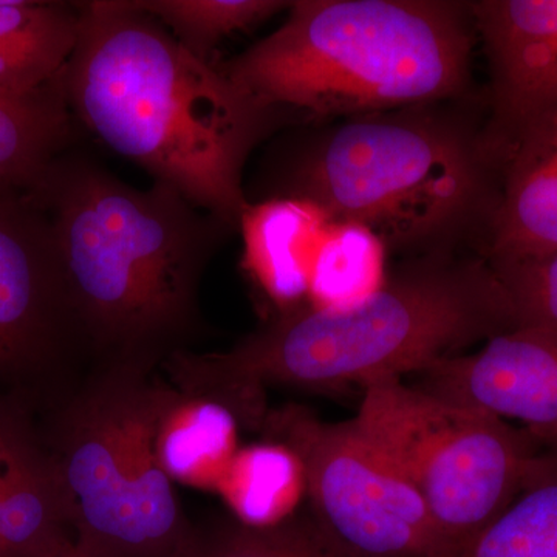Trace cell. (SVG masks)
<instances>
[{
	"instance_id": "15",
	"label": "cell",
	"mask_w": 557,
	"mask_h": 557,
	"mask_svg": "<svg viewBox=\"0 0 557 557\" xmlns=\"http://www.w3.org/2000/svg\"><path fill=\"white\" fill-rule=\"evenodd\" d=\"M62 78L30 97L0 91V193H28L72 141Z\"/></svg>"
},
{
	"instance_id": "9",
	"label": "cell",
	"mask_w": 557,
	"mask_h": 557,
	"mask_svg": "<svg viewBox=\"0 0 557 557\" xmlns=\"http://www.w3.org/2000/svg\"><path fill=\"white\" fill-rule=\"evenodd\" d=\"M91 364L49 214L0 193V375L57 369L75 386Z\"/></svg>"
},
{
	"instance_id": "4",
	"label": "cell",
	"mask_w": 557,
	"mask_h": 557,
	"mask_svg": "<svg viewBox=\"0 0 557 557\" xmlns=\"http://www.w3.org/2000/svg\"><path fill=\"white\" fill-rule=\"evenodd\" d=\"M287 21L220 72L282 119L426 108L465 90L469 5L438 0H298Z\"/></svg>"
},
{
	"instance_id": "18",
	"label": "cell",
	"mask_w": 557,
	"mask_h": 557,
	"mask_svg": "<svg viewBox=\"0 0 557 557\" xmlns=\"http://www.w3.org/2000/svg\"><path fill=\"white\" fill-rule=\"evenodd\" d=\"M387 248L364 226L333 222L311 273L309 298L317 309L355 306L386 282Z\"/></svg>"
},
{
	"instance_id": "2",
	"label": "cell",
	"mask_w": 557,
	"mask_h": 557,
	"mask_svg": "<svg viewBox=\"0 0 557 557\" xmlns=\"http://www.w3.org/2000/svg\"><path fill=\"white\" fill-rule=\"evenodd\" d=\"M62 89L70 113L106 148L240 228L245 163L284 119L194 57L135 0L83 2Z\"/></svg>"
},
{
	"instance_id": "22",
	"label": "cell",
	"mask_w": 557,
	"mask_h": 557,
	"mask_svg": "<svg viewBox=\"0 0 557 557\" xmlns=\"http://www.w3.org/2000/svg\"><path fill=\"white\" fill-rule=\"evenodd\" d=\"M494 270L511 296L519 327L557 333V251L547 258Z\"/></svg>"
},
{
	"instance_id": "5",
	"label": "cell",
	"mask_w": 557,
	"mask_h": 557,
	"mask_svg": "<svg viewBox=\"0 0 557 557\" xmlns=\"http://www.w3.org/2000/svg\"><path fill=\"white\" fill-rule=\"evenodd\" d=\"M426 108L348 119L292 156L269 200L307 201L332 222L372 231L387 251L450 252L472 228L485 248L500 160L485 132Z\"/></svg>"
},
{
	"instance_id": "16",
	"label": "cell",
	"mask_w": 557,
	"mask_h": 557,
	"mask_svg": "<svg viewBox=\"0 0 557 557\" xmlns=\"http://www.w3.org/2000/svg\"><path fill=\"white\" fill-rule=\"evenodd\" d=\"M443 557H557V446L534 457L500 516Z\"/></svg>"
},
{
	"instance_id": "23",
	"label": "cell",
	"mask_w": 557,
	"mask_h": 557,
	"mask_svg": "<svg viewBox=\"0 0 557 557\" xmlns=\"http://www.w3.org/2000/svg\"><path fill=\"white\" fill-rule=\"evenodd\" d=\"M38 2L25 0H0V32L20 25L32 16Z\"/></svg>"
},
{
	"instance_id": "13",
	"label": "cell",
	"mask_w": 557,
	"mask_h": 557,
	"mask_svg": "<svg viewBox=\"0 0 557 557\" xmlns=\"http://www.w3.org/2000/svg\"><path fill=\"white\" fill-rule=\"evenodd\" d=\"M70 547L69 505L57 469L21 417L0 458V557H53Z\"/></svg>"
},
{
	"instance_id": "3",
	"label": "cell",
	"mask_w": 557,
	"mask_h": 557,
	"mask_svg": "<svg viewBox=\"0 0 557 557\" xmlns=\"http://www.w3.org/2000/svg\"><path fill=\"white\" fill-rule=\"evenodd\" d=\"M49 214L94 362L163 368L205 332V271L233 226L153 180L127 185L65 150L28 190Z\"/></svg>"
},
{
	"instance_id": "24",
	"label": "cell",
	"mask_w": 557,
	"mask_h": 557,
	"mask_svg": "<svg viewBox=\"0 0 557 557\" xmlns=\"http://www.w3.org/2000/svg\"><path fill=\"white\" fill-rule=\"evenodd\" d=\"M20 420V413L9 408H0V458H2L3 450H5L7 443H9L11 432Z\"/></svg>"
},
{
	"instance_id": "1",
	"label": "cell",
	"mask_w": 557,
	"mask_h": 557,
	"mask_svg": "<svg viewBox=\"0 0 557 557\" xmlns=\"http://www.w3.org/2000/svg\"><path fill=\"white\" fill-rule=\"evenodd\" d=\"M515 329V304L485 256L437 252L398 267L355 306L282 311L230 350L180 351L163 370L186 401L218 406L260 429L270 384L322 388L401 379Z\"/></svg>"
},
{
	"instance_id": "19",
	"label": "cell",
	"mask_w": 557,
	"mask_h": 557,
	"mask_svg": "<svg viewBox=\"0 0 557 557\" xmlns=\"http://www.w3.org/2000/svg\"><path fill=\"white\" fill-rule=\"evenodd\" d=\"M194 57L209 62L220 40L289 9L282 0H135Z\"/></svg>"
},
{
	"instance_id": "7",
	"label": "cell",
	"mask_w": 557,
	"mask_h": 557,
	"mask_svg": "<svg viewBox=\"0 0 557 557\" xmlns=\"http://www.w3.org/2000/svg\"><path fill=\"white\" fill-rule=\"evenodd\" d=\"M350 421L423 498L443 556L505 511L544 448L527 429L395 376L364 384Z\"/></svg>"
},
{
	"instance_id": "25",
	"label": "cell",
	"mask_w": 557,
	"mask_h": 557,
	"mask_svg": "<svg viewBox=\"0 0 557 557\" xmlns=\"http://www.w3.org/2000/svg\"><path fill=\"white\" fill-rule=\"evenodd\" d=\"M53 557H78L75 553V547L65 549V552L60 553V555L53 556Z\"/></svg>"
},
{
	"instance_id": "8",
	"label": "cell",
	"mask_w": 557,
	"mask_h": 557,
	"mask_svg": "<svg viewBox=\"0 0 557 557\" xmlns=\"http://www.w3.org/2000/svg\"><path fill=\"white\" fill-rule=\"evenodd\" d=\"M267 437L298 460L313 520L344 557H442L426 504L351 421L287 406L267 412Z\"/></svg>"
},
{
	"instance_id": "21",
	"label": "cell",
	"mask_w": 557,
	"mask_h": 557,
	"mask_svg": "<svg viewBox=\"0 0 557 557\" xmlns=\"http://www.w3.org/2000/svg\"><path fill=\"white\" fill-rule=\"evenodd\" d=\"M247 454L237 490L239 519L251 525H271L287 518L304 483L298 460L281 445Z\"/></svg>"
},
{
	"instance_id": "20",
	"label": "cell",
	"mask_w": 557,
	"mask_h": 557,
	"mask_svg": "<svg viewBox=\"0 0 557 557\" xmlns=\"http://www.w3.org/2000/svg\"><path fill=\"white\" fill-rule=\"evenodd\" d=\"M197 557H344L325 539L313 518L289 515L271 525L223 520L201 533Z\"/></svg>"
},
{
	"instance_id": "11",
	"label": "cell",
	"mask_w": 557,
	"mask_h": 557,
	"mask_svg": "<svg viewBox=\"0 0 557 557\" xmlns=\"http://www.w3.org/2000/svg\"><path fill=\"white\" fill-rule=\"evenodd\" d=\"M491 72L485 137L502 145L528 120L557 108V0L468 3Z\"/></svg>"
},
{
	"instance_id": "17",
	"label": "cell",
	"mask_w": 557,
	"mask_h": 557,
	"mask_svg": "<svg viewBox=\"0 0 557 557\" xmlns=\"http://www.w3.org/2000/svg\"><path fill=\"white\" fill-rule=\"evenodd\" d=\"M81 21L83 2H38L27 21L0 32V91L30 97L60 83Z\"/></svg>"
},
{
	"instance_id": "14",
	"label": "cell",
	"mask_w": 557,
	"mask_h": 557,
	"mask_svg": "<svg viewBox=\"0 0 557 557\" xmlns=\"http://www.w3.org/2000/svg\"><path fill=\"white\" fill-rule=\"evenodd\" d=\"M332 220L307 201L249 205L242 218L245 263L282 311L309 295L311 273Z\"/></svg>"
},
{
	"instance_id": "12",
	"label": "cell",
	"mask_w": 557,
	"mask_h": 557,
	"mask_svg": "<svg viewBox=\"0 0 557 557\" xmlns=\"http://www.w3.org/2000/svg\"><path fill=\"white\" fill-rule=\"evenodd\" d=\"M500 156V197L483 248L494 269L557 251V108L523 123Z\"/></svg>"
},
{
	"instance_id": "6",
	"label": "cell",
	"mask_w": 557,
	"mask_h": 557,
	"mask_svg": "<svg viewBox=\"0 0 557 557\" xmlns=\"http://www.w3.org/2000/svg\"><path fill=\"white\" fill-rule=\"evenodd\" d=\"M163 368L98 361L57 403L49 450L78 557H197L164 440L188 405Z\"/></svg>"
},
{
	"instance_id": "10",
	"label": "cell",
	"mask_w": 557,
	"mask_h": 557,
	"mask_svg": "<svg viewBox=\"0 0 557 557\" xmlns=\"http://www.w3.org/2000/svg\"><path fill=\"white\" fill-rule=\"evenodd\" d=\"M417 386L458 405L522 421L544 448L557 446V333L519 327L474 355L440 359Z\"/></svg>"
}]
</instances>
